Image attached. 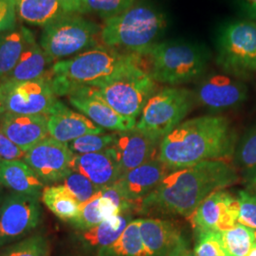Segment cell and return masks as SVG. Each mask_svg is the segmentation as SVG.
<instances>
[{"instance_id": "obj_1", "label": "cell", "mask_w": 256, "mask_h": 256, "mask_svg": "<svg viewBox=\"0 0 256 256\" xmlns=\"http://www.w3.org/2000/svg\"><path fill=\"white\" fill-rule=\"evenodd\" d=\"M236 170L223 160H209L176 169L142 203L140 212L190 216L212 192L238 182Z\"/></svg>"}, {"instance_id": "obj_2", "label": "cell", "mask_w": 256, "mask_h": 256, "mask_svg": "<svg viewBox=\"0 0 256 256\" xmlns=\"http://www.w3.org/2000/svg\"><path fill=\"white\" fill-rule=\"evenodd\" d=\"M236 137L228 120L203 116L178 124L165 136L158 158L172 170L209 160L228 158L234 152Z\"/></svg>"}, {"instance_id": "obj_3", "label": "cell", "mask_w": 256, "mask_h": 256, "mask_svg": "<svg viewBox=\"0 0 256 256\" xmlns=\"http://www.w3.org/2000/svg\"><path fill=\"white\" fill-rule=\"evenodd\" d=\"M138 68H146L144 56L96 46L70 59L55 62L50 80L56 96H68L82 88H99Z\"/></svg>"}, {"instance_id": "obj_4", "label": "cell", "mask_w": 256, "mask_h": 256, "mask_svg": "<svg viewBox=\"0 0 256 256\" xmlns=\"http://www.w3.org/2000/svg\"><path fill=\"white\" fill-rule=\"evenodd\" d=\"M166 27L167 20L160 10L146 4H134L120 16L106 19L100 36L106 46L144 56L158 43Z\"/></svg>"}, {"instance_id": "obj_5", "label": "cell", "mask_w": 256, "mask_h": 256, "mask_svg": "<svg viewBox=\"0 0 256 256\" xmlns=\"http://www.w3.org/2000/svg\"><path fill=\"white\" fill-rule=\"evenodd\" d=\"M144 57H146L147 72L152 79L171 86L196 79L207 64L206 54L200 46L183 41L156 43Z\"/></svg>"}, {"instance_id": "obj_6", "label": "cell", "mask_w": 256, "mask_h": 256, "mask_svg": "<svg viewBox=\"0 0 256 256\" xmlns=\"http://www.w3.org/2000/svg\"><path fill=\"white\" fill-rule=\"evenodd\" d=\"M194 96L182 88H164L148 100L136 128L147 136L162 142L191 110Z\"/></svg>"}, {"instance_id": "obj_7", "label": "cell", "mask_w": 256, "mask_h": 256, "mask_svg": "<svg viewBox=\"0 0 256 256\" xmlns=\"http://www.w3.org/2000/svg\"><path fill=\"white\" fill-rule=\"evenodd\" d=\"M101 28L79 14L64 16L44 28L40 46L50 63L96 46Z\"/></svg>"}, {"instance_id": "obj_8", "label": "cell", "mask_w": 256, "mask_h": 256, "mask_svg": "<svg viewBox=\"0 0 256 256\" xmlns=\"http://www.w3.org/2000/svg\"><path fill=\"white\" fill-rule=\"evenodd\" d=\"M216 62L227 74L245 78L256 72V23L236 21L223 28Z\"/></svg>"}, {"instance_id": "obj_9", "label": "cell", "mask_w": 256, "mask_h": 256, "mask_svg": "<svg viewBox=\"0 0 256 256\" xmlns=\"http://www.w3.org/2000/svg\"><path fill=\"white\" fill-rule=\"evenodd\" d=\"M95 88L120 115L136 120L155 94L156 84L146 68H138Z\"/></svg>"}, {"instance_id": "obj_10", "label": "cell", "mask_w": 256, "mask_h": 256, "mask_svg": "<svg viewBox=\"0 0 256 256\" xmlns=\"http://www.w3.org/2000/svg\"><path fill=\"white\" fill-rule=\"evenodd\" d=\"M0 86L5 112L48 116L58 102L50 76L27 82H0Z\"/></svg>"}, {"instance_id": "obj_11", "label": "cell", "mask_w": 256, "mask_h": 256, "mask_svg": "<svg viewBox=\"0 0 256 256\" xmlns=\"http://www.w3.org/2000/svg\"><path fill=\"white\" fill-rule=\"evenodd\" d=\"M42 209L37 196L12 192L0 206V248L30 234L39 225Z\"/></svg>"}, {"instance_id": "obj_12", "label": "cell", "mask_w": 256, "mask_h": 256, "mask_svg": "<svg viewBox=\"0 0 256 256\" xmlns=\"http://www.w3.org/2000/svg\"><path fill=\"white\" fill-rule=\"evenodd\" d=\"M74 156L66 144L48 137L27 151L23 160L43 182H57L72 172Z\"/></svg>"}, {"instance_id": "obj_13", "label": "cell", "mask_w": 256, "mask_h": 256, "mask_svg": "<svg viewBox=\"0 0 256 256\" xmlns=\"http://www.w3.org/2000/svg\"><path fill=\"white\" fill-rule=\"evenodd\" d=\"M238 198L223 190L210 194L190 216L192 227L198 234L224 232L238 224Z\"/></svg>"}, {"instance_id": "obj_14", "label": "cell", "mask_w": 256, "mask_h": 256, "mask_svg": "<svg viewBox=\"0 0 256 256\" xmlns=\"http://www.w3.org/2000/svg\"><path fill=\"white\" fill-rule=\"evenodd\" d=\"M72 106L95 124L115 132L136 128V120L120 115L96 92L95 88H82L68 95Z\"/></svg>"}, {"instance_id": "obj_15", "label": "cell", "mask_w": 256, "mask_h": 256, "mask_svg": "<svg viewBox=\"0 0 256 256\" xmlns=\"http://www.w3.org/2000/svg\"><path fill=\"white\" fill-rule=\"evenodd\" d=\"M173 171L156 158L122 174L115 184L135 209H140L144 198Z\"/></svg>"}, {"instance_id": "obj_16", "label": "cell", "mask_w": 256, "mask_h": 256, "mask_svg": "<svg viewBox=\"0 0 256 256\" xmlns=\"http://www.w3.org/2000/svg\"><path fill=\"white\" fill-rule=\"evenodd\" d=\"M160 142L133 128L116 132V138L110 147L119 164L122 174L149 160L158 158Z\"/></svg>"}, {"instance_id": "obj_17", "label": "cell", "mask_w": 256, "mask_h": 256, "mask_svg": "<svg viewBox=\"0 0 256 256\" xmlns=\"http://www.w3.org/2000/svg\"><path fill=\"white\" fill-rule=\"evenodd\" d=\"M246 86L226 75L214 74L203 80L196 90V99L214 111L230 110L246 101Z\"/></svg>"}, {"instance_id": "obj_18", "label": "cell", "mask_w": 256, "mask_h": 256, "mask_svg": "<svg viewBox=\"0 0 256 256\" xmlns=\"http://www.w3.org/2000/svg\"><path fill=\"white\" fill-rule=\"evenodd\" d=\"M50 137L70 144L78 138L90 134H102V128L95 124L84 114L68 108L64 102L58 101L54 108L46 116Z\"/></svg>"}, {"instance_id": "obj_19", "label": "cell", "mask_w": 256, "mask_h": 256, "mask_svg": "<svg viewBox=\"0 0 256 256\" xmlns=\"http://www.w3.org/2000/svg\"><path fill=\"white\" fill-rule=\"evenodd\" d=\"M140 232L149 256H176L184 252L180 230L169 221L140 220Z\"/></svg>"}, {"instance_id": "obj_20", "label": "cell", "mask_w": 256, "mask_h": 256, "mask_svg": "<svg viewBox=\"0 0 256 256\" xmlns=\"http://www.w3.org/2000/svg\"><path fill=\"white\" fill-rule=\"evenodd\" d=\"M16 6L20 20L44 28L64 16L82 14L81 0H16Z\"/></svg>"}, {"instance_id": "obj_21", "label": "cell", "mask_w": 256, "mask_h": 256, "mask_svg": "<svg viewBox=\"0 0 256 256\" xmlns=\"http://www.w3.org/2000/svg\"><path fill=\"white\" fill-rule=\"evenodd\" d=\"M0 128L12 142L26 152L50 137L48 118L44 115L3 112L0 114Z\"/></svg>"}, {"instance_id": "obj_22", "label": "cell", "mask_w": 256, "mask_h": 256, "mask_svg": "<svg viewBox=\"0 0 256 256\" xmlns=\"http://www.w3.org/2000/svg\"><path fill=\"white\" fill-rule=\"evenodd\" d=\"M72 170L84 174L101 189L114 184L122 176L120 168L110 148L97 153L74 154Z\"/></svg>"}, {"instance_id": "obj_23", "label": "cell", "mask_w": 256, "mask_h": 256, "mask_svg": "<svg viewBox=\"0 0 256 256\" xmlns=\"http://www.w3.org/2000/svg\"><path fill=\"white\" fill-rule=\"evenodd\" d=\"M0 183L16 192L39 196L44 182L36 173L21 160H0Z\"/></svg>"}, {"instance_id": "obj_24", "label": "cell", "mask_w": 256, "mask_h": 256, "mask_svg": "<svg viewBox=\"0 0 256 256\" xmlns=\"http://www.w3.org/2000/svg\"><path fill=\"white\" fill-rule=\"evenodd\" d=\"M50 64L43 48L34 40L25 50L14 68L4 79L0 80V82H27L48 77L50 74H48L46 68Z\"/></svg>"}, {"instance_id": "obj_25", "label": "cell", "mask_w": 256, "mask_h": 256, "mask_svg": "<svg viewBox=\"0 0 256 256\" xmlns=\"http://www.w3.org/2000/svg\"><path fill=\"white\" fill-rule=\"evenodd\" d=\"M34 40V34L23 26L0 34V80L14 68L25 50Z\"/></svg>"}, {"instance_id": "obj_26", "label": "cell", "mask_w": 256, "mask_h": 256, "mask_svg": "<svg viewBox=\"0 0 256 256\" xmlns=\"http://www.w3.org/2000/svg\"><path fill=\"white\" fill-rule=\"evenodd\" d=\"M130 218L129 212H124L110 220H104L92 228L81 230L78 236L84 246L95 248L99 250L112 245L120 236L129 224Z\"/></svg>"}, {"instance_id": "obj_27", "label": "cell", "mask_w": 256, "mask_h": 256, "mask_svg": "<svg viewBox=\"0 0 256 256\" xmlns=\"http://www.w3.org/2000/svg\"><path fill=\"white\" fill-rule=\"evenodd\" d=\"M41 198L46 208L60 220L72 222L79 214L80 203L64 185L45 187Z\"/></svg>"}, {"instance_id": "obj_28", "label": "cell", "mask_w": 256, "mask_h": 256, "mask_svg": "<svg viewBox=\"0 0 256 256\" xmlns=\"http://www.w3.org/2000/svg\"><path fill=\"white\" fill-rule=\"evenodd\" d=\"M140 225V220L130 221L112 245L98 250V256H149L142 240Z\"/></svg>"}, {"instance_id": "obj_29", "label": "cell", "mask_w": 256, "mask_h": 256, "mask_svg": "<svg viewBox=\"0 0 256 256\" xmlns=\"http://www.w3.org/2000/svg\"><path fill=\"white\" fill-rule=\"evenodd\" d=\"M220 232L227 256H247L256 241L254 230L239 223Z\"/></svg>"}, {"instance_id": "obj_30", "label": "cell", "mask_w": 256, "mask_h": 256, "mask_svg": "<svg viewBox=\"0 0 256 256\" xmlns=\"http://www.w3.org/2000/svg\"><path fill=\"white\" fill-rule=\"evenodd\" d=\"M135 2L136 0H81L82 14L92 12L106 20L124 12Z\"/></svg>"}, {"instance_id": "obj_31", "label": "cell", "mask_w": 256, "mask_h": 256, "mask_svg": "<svg viewBox=\"0 0 256 256\" xmlns=\"http://www.w3.org/2000/svg\"><path fill=\"white\" fill-rule=\"evenodd\" d=\"M115 138L116 132L111 134H90L74 140L68 146L75 155L97 153L112 146Z\"/></svg>"}, {"instance_id": "obj_32", "label": "cell", "mask_w": 256, "mask_h": 256, "mask_svg": "<svg viewBox=\"0 0 256 256\" xmlns=\"http://www.w3.org/2000/svg\"><path fill=\"white\" fill-rule=\"evenodd\" d=\"M0 256H48V244L44 236L34 234L5 248Z\"/></svg>"}, {"instance_id": "obj_33", "label": "cell", "mask_w": 256, "mask_h": 256, "mask_svg": "<svg viewBox=\"0 0 256 256\" xmlns=\"http://www.w3.org/2000/svg\"><path fill=\"white\" fill-rule=\"evenodd\" d=\"M63 182V185L74 194L80 205L88 202L101 190V188L92 182L86 176L74 171L68 174Z\"/></svg>"}, {"instance_id": "obj_34", "label": "cell", "mask_w": 256, "mask_h": 256, "mask_svg": "<svg viewBox=\"0 0 256 256\" xmlns=\"http://www.w3.org/2000/svg\"><path fill=\"white\" fill-rule=\"evenodd\" d=\"M101 192L96 194L92 198L80 205L79 214L70 223L75 228L84 230L90 229L104 221L99 210V198Z\"/></svg>"}, {"instance_id": "obj_35", "label": "cell", "mask_w": 256, "mask_h": 256, "mask_svg": "<svg viewBox=\"0 0 256 256\" xmlns=\"http://www.w3.org/2000/svg\"><path fill=\"white\" fill-rule=\"evenodd\" d=\"M194 256H227L220 232H204L198 234Z\"/></svg>"}, {"instance_id": "obj_36", "label": "cell", "mask_w": 256, "mask_h": 256, "mask_svg": "<svg viewBox=\"0 0 256 256\" xmlns=\"http://www.w3.org/2000/svg\"><path fill=\"white\" fill-rule=\"evenodd\" d=\"M236 162L244 170L256 166V126L242 138L236 151Z\"/></svg>"}, {"instance_id": "obj_37", "label": "cell", "mask_w": 256, "mask_h": 256, "mask_svg": "<svg viewBox=\"0 0 256 256\" xmlns=\"http://www.w3.org/2000/svg\"><path fill=\"white\" fill-rule=\"evenodd\" d=\"M238 200L239 203L238 223L256 230V194L241 191L239 192Z\"/></svg>"}, {"instance_id": "obj_38", "label": "cell", "mask_w": 256, "mask_h": 256, "mask_svg": "<svg viewBox=\"0 0 256 256\" xmlns=\"http://www.w3.org/2000/svg\"><path fill=\"white\" fill-rule=\"evenodd\" d=\"M16 0H0V34L16 27Z\"/></svg>"}, {"instance_id": "obj_39", "label": "cell", "mask_w": 256, "mask_h": 256, "mask_svg": "<svg viewBox=\"0 0 256 256\" xmlns=\"http://www.w3.org/2000/svg\"><path fill=\"white\" fill-rule=\"evenodd\" d=\"M25 155L26 151L12 142L0 128V160H20L24 158Z\"/></svg>"}, {"instance_id": "obj_40", "label": "cell", "mask_w": 256, "mask_h": 256, "mask_svg": "<svg viewBox=\"0 0 256 256\" xmlns=\"http://www.w3.org/2000/svg\"><path fill=\"white\" fill-rule=\"evenodd\" d=\"M99 210L104 220H110L111 218L117 216L122 214L120 209L114 202L108 198L102 196V194L99 198Z\"/></svg>"}, {"instance_id": "obj_41", "label": "cell", "mask_w": 256, "mask_h": 256, "mask_svg": "<svg viewBox=\"0 0 256 256\" xmlns=\"http://www.w3.org/2000/svg\"><path fill=\"white\" fill-rule=\"evenodd\" d=\"M241 7L252 18L256 20V0H238Z\"/></svg>"}, {"instance_id": "obj_42", "label": "cell", "mask_w": 256, "mask_h": 256, "mask_svg": "<svg viewBox=\"0 0 256 256\" xmlns=\"http://www.w3.org/2000/svg\"><path fill=\"white\" fill-rule=\"evenodd\" d=\"M247 256H256V241L254 242L252 246L250 248V250Z\"/></svg>"}, {"instance_id": "obj_43", "label": "cell", "mask_w": 256, "mask_h": 256, "mask_svg": "<svg viewBox=\"0 0 256 256\" xmlns=\"http://www.w3.org/2000/svg\"><path fill=\"white\" fill-rule=\"evenodd\" d=\"M5 112L4 110V106H3V94H2V88L0 86V114Z\"/></svg>"}, {"instance_id": "obj_44", "label": "cell", "mask_w": 256, "mask_h": 256, "mask_svg": "<svg viewBox=\"0 0 256 256\" xmlns=\"http://www.w3.org/2000/svg\"><path fill=\"white\" fill-rule=\"evenodd\" d=\"M192 256L191 254H186L185 252H183L182 254H178V256Z\"/></svg>"}, {"instance_id": "obj_45", "label": "cell", "mask_w": 256, "mask_h": 256, "mask_svg": "<svg viewBox=\"0 0 256 256\" xmlns=\"http://www.w3.org/2000/svg\"></svg>"}]
</instances>
